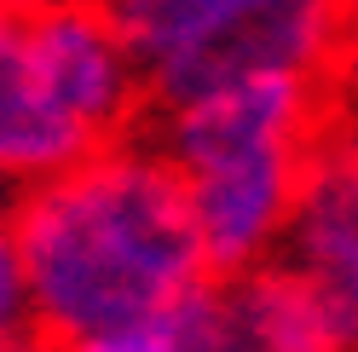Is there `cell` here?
I'll list each match as a JSON object with an SVG mask.
<instances>
[{
	"label": "cell",
	"mask_w": 358,
	"mask_h": 352,
	"mask_svg": "<svg viewBox=\"0 0 358 352\" xmlns=\"http://www.w3.org/2000/svg\"><path fill=\"white\" fill-rule=\"evenodd\" d=\"M93 133L58 104L24 12H0V185H35L76 168Z\"/></svg>",
	"instance_id": "obj_6"
},
{
	"label": "cell",
	"mask_w": 358,
	"mask_h": 352,
	"mask_svg": "<svg viewBox=\"0 0 358 352\" xmlns=\"http://www.w3.org/2000/svg\"><path fill=\"white\" fill-rule=\"evenodd\" d=\"M29 329V295H24V272H17V249H12V226L0 214V346L17 341Z\"/></svg>",
	"instance_id": "obj_9"
},
{
	"label": "cell",
	"mask_w": 358,
	"mask_h": 352,
	"mask_svg": "<svg viewBox=\"0 0 358 352\" xmlns=\"http://www.w3.org/2000/svg\"><path fill=\"white\" fill-rule=\"evenodd\" d=\"M214 335V277L185 295H168L156 306H139L127 318H110L99 329L58 341V352H208Z\"/></svg>",
	"instance_id": "obj_8"
},
{
	"label": "cell",
	"mask_w": 358,
	"mask_h": 352,
	"mask_svg": "<svg viewBox=\"0 0 358 352\" xmlns=\"http://www.w3.org/2000/svg\"><path fill=\"white\" fill-rule=\"evenodd\" d=\"M208 352H347L301 277L260 260L249 272L214 277V335Z\"/></svg>",
	"instance_id": "obj_7"
},
{
	"label": "cell",
	"mask_w": 358,
	"mask_h": 352,
	"mask_svg": "<svg viewBox=\"0 0 358 352\" xmlns=\"http://www.w3.org/2000/svg\"><path fill=\"white\" fill-rule=\"evenodd\" d=\"M272 260L301 277L335 341L358 352V145L318 139Z\"/></svg>",
	"instance_id": "obj_5"
},
{
	"label": "cell",
	"mask_w": 358,
	"mask_h": 352,
	"mask_svg": "<svg viewBox=\"0 0 358 352\" xmlns=\"http://www.w3.org/2000/svg\"><path fill=\"white\" fill-rule=\"evenodd\" d=\"M150 110L255 75L329 81L347 52V0H110Z\"/></svg>",
	"instance_id": "obj_3"
},
{
	"label": "cell",
	"mask_w": 358,
	"mask_h": 352,
	"mask_svg": "<svg viewBox=\"0 0 358 352\" xmlns=\"http://www.w3.org/2000/svg\"><path fill=\"white\" fill-rule=\"evenodd\" d=\"M24 24L58 104L93 133V145L127 139L150 98L139 58L110 17V0H52L41 12H24Z\"/></svg>",
	"instance_id": "obj_4"
},
{
	"label": "cell",
	"mask_w": 358,
	"mask_h": 352,
	"mask_svg": "<svg viewBox=\"0 0 358 352\" xmlns=\"http://www.w3.org/2000/svg\"><path fill=\"white\" fill-rule=\"evenodd\" d=\"M0 352H58V341H52V335H41V329L29 323L24 335H17V341H6V346H0Z\"/></svg>",
	"instance_id": "obj_10"
},
{
	"label": "cell",
	"mask_w": 358,
	"mask_h": 352,
	"mask_svg": "<svg viewBox=\"0 0 358 352\" xmlns=\"http://www.w3.org/2000/svg\"><path fill=\"white\" fill-rule=\"evenodd\" d=\"M29 323L52 341L208 283L185 191L156 139H110L6 208Z\"/></svg>",
	"instance_id": "obj_1"
},
{
	"label": "cell",
	"mask_w": 358,
	"mask_h": 352,
	"mask_svg": "<svg viewBox=\"0 0 358 352\" xmlns=\"http://www.w3.org/2000/svg\"><path fill=\"white\" fill-rule=\"evenodd\" d=\"M41 6H52V0H0V12H41Z\"/></svg>",
	"instance_id": "obj_11"
},
{
	"label": "cell",
	"mask_w": 358,
	"mask_h": 352,
	"mask_svg": "<svg viewBox=\"0 0 358 352\" xmlns=\"http://www.w3.org/2000/svg\"><path fill=\"white\" fill-rule=\"evenodd\" d=\"M324 87L306 75H255L156 110V150L179 173L208 277L278 254L301 173L324 139Z\"/></svg>",
	"instance_id": "obj_2"
},
{
	"label": "cell",
	"mask_w": 358,
	"mask_h": 352,
	"mask_svg": "<svg viewBox=\"0 0 358 352\" xmlns=\"http://www.w3.org/2000/svg\"><path fill=\"white\" fill-rule=\"evenodd\" d=\"M347 12H358V0H347Z\"/></svg>",
	"instance_id": "obj_12"
}]
</instances>
